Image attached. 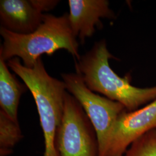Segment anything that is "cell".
Wrapping results in <instances>:
<instances>
[{
    "label": "cell",
    "mask_w": 156,
    "mask_h": 156,
    "mask_svg": "<svg viewBox=\"0 0 156 156\" xmlns=\"http://www.w3.org/2000/svg\"><path fill=\"white\" fill-rule=\"evenodd\" d=\"M0 34L3 38L0 59L5 62L18 57L25 67L33 68L41 55L51 56L60 49L67 50L77 60L81 57L68 13L61 16L45 14L42 24L31 33H15L1 27Z\"/></svg>",
    "instance_id": "6da1fadb"
},
{
    "label": "cell",
    "mask_w": 156,
    "mask_h": 156,
    "mask_svg": "<svg viewBox=\"0 0 156 156\" xmlns=\"http://www.w3.org/2000/svg\"><path fill=\"white\" fill-rule=\"evenodd\" d=\"M115 58L109 51L105 40L96 42L91 50L75 61V69L92 91L116 101L127 111L156 99V86L140 88L131 84L129 76L120 77L112 70L109 60Z\"/></svg>",
    "instance_id": "7a4b0ae2"
},
{
    "label": "cell",
    "mask_w": 156,
    "mask_h": 156,
    "mask_svg": "<svg viewBox=\"0 0 156 156\" xmlns=\"http://www.w3.org/2000/svg\"><path fill=\"white\" fill-rule=\"evenodd\" d=\"M7 65L22 79L33 96L44 136V156H59L56 133L63 116L66 84L48 73L41 58L33 68L25 67L18 57L9 60Z\"/></svg>",
    "instance_id": "3957f363"
},
{
    "label": "cell",
    "mask_w": 156,
    "mask_h": 156,
    "mask_svg": "<svg viewBox=\"0 0 156 156\" xmlns=\"http://www.w3.org/2000/svg\"><path fill=\"white\" fill-rule=\"evenodd\" d=\"M66 89L83 108L94 128L98 143V156H104L113 127L119 115L127 111L120 103L95 94L78 73H62Z\"/></svg>",
    "instance_id": "277c9868"
},
{
    "label": "cell",
    "mask_w": 156,
    "mask_h": 156,
    "mask_svg": "<svg viewBox=\"0 0 156 156\" xmlns=\"http://www.w3.org/2000/svg\"><path fill=\"white\" fill-rule=\"evenodd\" d=\"M56 146L59 156H98L94 128L79 102L67 92Z\"/></svg>",
    "instance_id": "5b68a950"
},
{
    "label": "cell",
    "mask_w": 156,
    "mask_h": 156,
    "mask_svg": "<svg viewBox=\"0 0 156 156\" xmlns=\"http://www.w3.org/2000/svg\"><path fill=\"white\" fill-rule=\"evenodd\" d=\"M156 128V99L140 109L125 111L113 127L104 156H123L131 145Z\"/></svg>",
    "instance_id": "8992f818"
},
{
    "label": "cell",
    "mask_w": 156,
    "mask_h": 156,
    "mask_svg": "<svg viewBox=\"0 0 156 156\" xmlns=\"http://www.w3.org/2000/svg\"><path fill=\"white\" fill-rule=\"evenodd\" d=\"M68 5L70 27L75 37L82 44L94 33L95 26H102L101 18H115L106 0H69Z\"/></svg>",
    "instance_id": "52a82bcc"
},
{
    "label": "cell",
    "mask_w": 156,
    "mask_h": 156,
    "mask_svg": "<svg viewBox=\"0 0 156 156\" xmlns=\"http://www.w3.org/2000/svg\"><path fill=\"white\" fill-rule=\"evenodd\" d=\"M44 15L31 1L1 0V27L20 34H28L38 28Z\"/></svg>",
    "instance_id": "ba28073f"
},
{
    "label": "cell",
    "mask_w": 156,
    "mask_h": 156,
    "mask_svg": "<svg viewBox=\"0 0 156 156\" xmlns=\"http://www.w3.org/2000/svg\"><path fill=\"white\" fill-rule=\"evenodd\" d=\"M26 85L20 83L10 73L5 62L0 59V106L1 109L13 121L18 123L17 109L20 98L26 91Z\"/></svg>",
    "instance_id": "9c48e42d"
},
{
    "label": "cell",
    "mask_w": 156,
    "mask_h": 156,
    "mask_svg": "<svg viewBox=\"0 0 156 156\" xmlns=\"http://www.w3.org/2000/svg\"><path fill=\"white\" fill-rule=\"evenodd\" d=\"M23 136L19 123L13 121L5 112L0 109V156L11 154L13 148Z\"/></svg>",
    "instance_id": "30bf717a"
},
{
    "label": "cell",
    "mask_w": 156,
    "mask_h": 156,
    "mask_svg": "<svg viewBox=\"0 0 156 156\" xmlns=\"http://www.w3.org/2000/svg\"><path fill=\"white\" fill-rule=\"evenodd\" d=\"M123 156H156V128L134 141Z\"/></svg>",
    "instance_id": "8fae6325"
},
{
    "label": "cell",
    "mask_w": 156,
    "mask_h": 156,
    "mask_svg": "<svg viewBox=\"0 0 156 156\" xmlns=\"http://www.w3.org/2000/svg\"><path fill=\"white\" fill-rule=\"evenodd\" d=\"M31 2L39 11L47 12L53 9L60 2L57 0H31Z\"/></svg>",
    "instance_id": "7c38bea8"
}]
</instances>
